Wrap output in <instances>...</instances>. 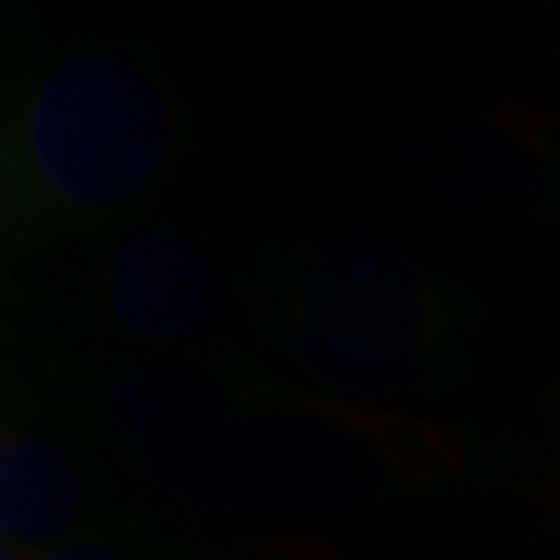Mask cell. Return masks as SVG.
<instances>
[{
  "instance_id": "5b68a950",
  "label": "cell",
  "mask_w": 560,
  "mask_h": 560,
  "mask_svg": "<svg viewBox=\"0 0 560 560\" xmlns=\"http://www.w3.org/2000/svg\"><path fill=\"white\" fill-rule=\"evenodd\" d=\"M113 453L61 360L10 346L0 407V541L43 556L113 518Z\"/></svg>"
},
{
  "instance_id": "3957f363",
  "label": "cell",
  "mask_w": 560,
  "mask_h": 560,
  "mask_svg": "<svg viewBox=\"0 0 560 560\" xmlns=\"http://www.w3.org/2000/svg\"><path fill=\"white\" fill-rule=\"evenodd\" d=\"M183 154V113L145 57L70 43L20 66L0 136L5 267L140 220Z\"/></svg>"
},
{
  "instance_id": "8992f818",
  "label": "cell",
  "mask_w": 560,
  "mask_h": 560,
  "mask_svg": "<svg viewBox=\"0 0 560 560\" xmlns=\"http://www.w3.org/2000/svg\"><path fill=\"white\" fill-rule=\"evenodd\" d=\"M0 560H187L183 547H173V537L160 533L150 518L136 514H113L94 523L90 533L61 541L43 556H24V551H0Z\"/></svg>"
},
{
  "instance_id": "7a4b0ae2",
  "label": "cell",
  "mask_w": 560,
  "mask_h": 560,
  "mask_svg": "<svg viewBox=\"0 0 560 560\" xmlns=\"http://www.w3.org/2000/svg\"><path fill=\"white\" fill-rule=\"evenodd\" d=\"M257 350L290 393L393 416L467 374V290L420 243L331 224L261 253L248 280Z\"/></svg>"
},
{
  "instance_id": "52a82bcc",
  "label": "cell",
  "mask_w": 560,
  "mask_h": 560,
  "mask_svg": "<svg viewBox=\"0 0 560 560\" xmlns=\"http://www.w3.org/2000/svg\"><path fill=\"white\" fill-rule=\"evenodd\" d=\"M187 560H355V551L318 533H238L187 551Z\"/></svg>"
},
{
  "instance_id": "277c9868",
  "label": "cell",
  "mask_w": 560,
  "mask_h": 560,
  "mask_svg": "<svg viewBox=\"0 0 560 560\" xmlns=\"http://www.w3.org/2000/svg\"><path fill=\"white\" fill-rule=\"evenodd\" d=\"M61 318L108 364H220L234 294L215 253L183 224L140 215L80 248Z\"/></svg>"
},
{
  "instance_id": "6da1fadb",
  "label": "cell",
  "mask_w": 560,
  "mask_h": 560,
  "mask_svg": "<svg viewBox=\"0 0 560 560\" xmlns=\"http://www.w3.org/2000/svg\"><path fill=\"white\" fill-rule=\"evenodd\" d=\"M113 467L173 510L300 523L383 500L407 458L393 416L248 388L230 364H66Z\"/></svg>"
},
{
  "instance_id": "ba28073f",
  "label": "cell",
  "mask_w": 560,
  "mask_h": 560,
  "mask_svg": "<svg viewBox=\"0 0 560 560\" xmlns=\"http://www.w3.org/2000/svg\"><path fill=\"white\" fill-rule=\"evenodd\" d=\"M556 448H560V411H556Z\"/></svg>"
}]
</instances>
